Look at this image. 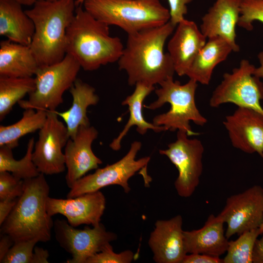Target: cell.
Wrapping results in <instances>:
<instances>
[{
    "label": "cell",
    "instance_id": "obj_9",
    "mask_svg": "<svg viewBox=\"0 0 263 263\" xmlns=\"http://www.w3.org/2000/svg\"><path fill=\"white\" fill-rule=\"evenodd\" d=\"M188 137L185 132L177 131L176 140L169 143L167 149L159 151L177 168L178 175L174 187L178 195L185 198L195 191L203 169V145L200 140Z\"/></svg>",
    "mask_w": 263,
    "mask_h": 263
},
{
    "label": "cell",
    "instance_id": "obj_38",
    "mask_svg": "<svg viewBox=\"0 0 263 263\" xmlns=\"http://www.w3.org/2000/svg\"><path fill=\"white\" fill-rule=\"evenodd\" d=\"M253 263H263V237L256 241L252 256Z\"/></svg>",
    "mask_w": 263,
    "mask_h": 263
},
{
    "label": "cell",
    "instance_id": "obj_36",
    "mask_svg": "<svg viewBox=\"0 0 263 263\" xmlns=\"http://www.w3.org/2000/svg\"><path fill=\"white\" fill-rule=\"evenodd\" d=\"M18 199L0 200V225L3 224L12 211Z\"/></svg>",
    "mask_w": 263,
    "mask_h": 263
},
{
    "label": "cell",
    "instance_id": "obj_33",
    "mask_svg": "<svg viewBox=\"0 0 263 263\" xmlns=\"http://www.w3.org/2000/svg\"><path fill=\"white\" fill-rule=\"evenodd\" d=\"M134 257L133 252L130 250L115 253L112 246L109 244L100 252L90 257L86 263H130Z\"/></svg>",
    "mask_w": 263,
    "mask_h": 263
},
{
    "label": "cell",
    "instance_id": "obj_27",
    "mask_svg": "<svg viewBox=\"0 0 263 263\" xmlns=\"http://www.w3.org/2000/svg\"><path fill=\"white\" fill-rule=\"evenodd\" d=\"M35 88L33 77H14L0 76V121L12 111L16 103Z\"/></svg>",
    "mask_w": 263,
    "mask_h": 263
},
{
    "label": "cell",
    "instance_id": "obj_26",
    "mask_svg": "<svg viewBox=\"0 0 263 263\" xmlns=\"http://www.w3.org/2000/svg\"><path fill=\"white\" fill-rule=\"evenodd\" d=\"M47 116V111L33 109H25L21 118L8 126H0V147L13 149L19 146L22 136L42 128Z\"/></svg>",
    "mask_w": 263,
    "mask_h": 263
},
{
    "label": "cell",
    "instance_id": "obj_42",
    "mask_svg": "<svg viewBox=\"0 0 263 263\" xmlns=\"http://www.w3.org/2000/svg\"><path fill=\"white\" fill-rule=\"evenodd\" d=\"M84 1V0H75V3L76 7L82 5Z\"/></svg>",
    "mask_w": 263,
    "mask_h": 263
},
{
    "label": "cell",
    "instance_id": "obj_41",
    "mask_svg": "<svg viewBox=\"0 0 263 263\" xmlns=\"http://www.w3.org/2000/svg\"><path fill=\"white\" fill-rule=\"evenodd\" d=\"M21 5L25 6H33L36 3L41 1H52L55 0H14Z\"/></svg>",
    "mask_w": 263,
    "mask_h": 263
},
{
    "label": "cell",
    "instance_id": "obj_12",
    "mask_svg": "<svg viewBox=\"0 0 263 263\" xmlns=\"http://www.w3.org/2000/svg\"><path fill=\"white\" fill-rule=\"evenodd\" d=\"M56 111H47L44 125L39 130L35 143L32 160L40 173L53 175L66 169L62 149L70 138L66 126L59 120Z\"/></svg>",
    "mask_w": 263,
    "mask_h": 263
},
{
    "label": "cell",
    "instance_id": "obj_35",
    "mask_svg": "<svg viewBox=\"0 0 263 263\" xmlns=\"http://www.w3.org/2000/svg\"><path fill=\"white\" fill-rule=\"evenodd\" d=\"M182 263H223V259L219 257L213 256L204 254H187Z\"/></svg>",
    "mask_w": 263,
    "mask_h": 263
},
{
    "label": "cell",
    "instance_id": "obj_2",
    "mask_svg": "<svg viewBox=\"0 0 263 263\" xmlns=\"http://www.w3.org/2000/svg\"><path fill=\"white\" fill-rule=\"evenodd\" d=\"M124 46L121 39L110 35L109 25L94 18L83 8L76 7L67 32V54L85 71L117 61Z\"/></svg>",
    "mask_w": 263,
    "mask_h": 263
},
{
    "label": "cell",
    "instance_id": "obj_18",
    "mask_svg": "<svg viewBox=\"0 0 263 263\" xmlns=\"http://www.w3.org/2000/svg\"><path fill=\"white\" fill-rule=\"evenodd\" d=\"M206 42L207 38L195 22L185 19L177 24L168 43V53L178 75H186Z\"/></svg>",
    "mask_w": 263,
    "mask_h": 263
},
{
    "label": "cell",
    "instance_id": "obj_4",
    "mask_svg": "<svg viewBox=\"0 0 263 263\" xmlns=\"http://www.w3.org/2000/svg\"><path fill=\"white\" fill-rule=\"evenodd\" d=\"M44 174L25 179L22 195L0 225L1 233L15 242L32 239L47 242L51 239L54 223L46 209L50 192Z\"/></svg>",
    "mask_w": 263,
    "mask_h": 263
},
{
    "label": "cell",
    "instance_id": "obj_11",
    "mask_svg": "<svg viewBox=\"0 0 263 263\" xmlns=\"http://www.w3.org/2000/svg\"><path fill=\"white\" fill-rule=\"evenodd\" d=\"M54 228L60 246L72 256L67 263H86L90 257L117 239L116 234L107 231L101 223L92 228L85 226L79 229L65 220L56 219Z\"/></svg>",
    "mask_w": 263,
    "mask_h": 263
},
{
    "label": "cell",
    "instance_id": "obj_32",
    "mask_svg": "<svg viewBox=\"0 0 263 263\" xmlns=\"http://www.w3.org/2000/svg\"><path fill=\"white\" fill-rule=\"evenodd\" d=\"M24 189V180L8 171L0 172V200L19 197Z\"/></svg>",
    "mask_w": 263,
    "mask_h": 263
},
{
    "label": "cell",
    "instance_id": "obj_14",
    "mask_svg": "<svg viewBox=\"0 0 263 263\" xmlns=\"http://www.w3.org/2000/svg\"><path fill=\"white\" fill-rule=\"evenodd\" d=\"M233 147L263 158V114L252 109L238 107L223 121Z\"/></svg>",
    "mask_w": 263,
    "mask_h": 263
},
{
    "label": "cell",
    "instance_id": "obj_7",
    "mask_svg": "<svg viewBox=\"0 0 263 263\" xmlns=\"http://www.w3.org/2000/svg\"><path fill=\"white\" fill-rule=\"evenodd\" d=\"M80 68L79 63L68 54L57 63L39 66L34 75V90L27 99L20 100L18 104L24 109L56 111L63 103V94L73 85Z\"/></svg>",
    "mask_w": 263,
    "mask_h": 263
},
{
    "label": "cell",
    "instance_id": "obj_25",
    "mask_svg": "<svg viewBox=\"0 0 263 263\" xmlns=\"http://www.w3.org/2000/svg\"><path fill=\"white\" fill-rule=\"evenodd\" d=\"M135 86L132 94L128 96L122 102V105L129 106L130 117L123 130L110 144V147L115 151L120 149L122 140L133 126L137 127V132L141 135L145 134L150 129L157 132L165 131L163 126H156L147 122L143 114L144 100L154 90V87L140 83L136 84Z\"/></svg>",
    "mask_w": 263,
    "mask_h": 263
},
{
    "label": "cell",
    "instance_id": "obj_13",
    "mask_svg": "<svg viewBox=\"0 0 263 263\" xmlns=\"http://www.w3.org/2000/svg\"><path fill=\"white\" fill-rule=\"evenodd\" d=\"M227 224V239L234 235L259 228L263 221V188L254 185L227 198L223 209L217 216Z\"/></svg>",
    "mask_w": 263,
    "mask_h": 263
},
{
    "label": "cell",
    "instance_id": "obj_31",
    "mask_svg": "<svg viewBox=\"0 0 263 263\" xmlns=\"http://www.w3.org/2000/svg\"><path fill=\"white\" fill-rule=\"evenodd\" d=\"M37 239L15 242L0 263H32Z\"/></svg>",
    "mask_w": 263,
    "mask_h": 263
},
{
    "label": "cell",
    "instance_id": "obj_10",
    "mask_svg": "<svg viewBox=\"0 0 263 263\" xmlns=\"http://www.w3.org/2000/svg\"><path fill=\"white\" fill-rule=\"evenodd\" d=\"M141 146L140 142L134 141L131 144L128 153L120 160L104 168L97 169L93 173L79 179L70 188L67 198H74L96 191L113 185L121 186L125 193H129L131 190L129 180L139 170L146 169L150 159L149 156L136 159Z\"/></svg>",
    "mask_w": 263,
    "mask_h": 263
},
{
    "label": "cell",
    "instance_id": "obj_43",
    "mask_svg": "<svg viewBox=\"0 0 263 263\" xmlns=\"http://www.w3.org/2000/svg\"><path fill=\"white\" fill-rule=\"evenodd\" d=\"M259 229L260 235L263 234V221L262 222V225L260 226Z\"/></svg>",
    "mask_w": 263,
    "mask_h": 263
},
{
    "label": "cell",
    "instance_id": "obj_39",
    "mask_svg": "<svg viewBox=\"0 0 263 263\" xmlns=\"http://www.w3.org/2000/svg\"><path fill=\"white\" fill-rule=\"evenodd\" d=\"M49 256V254L47 250L36 246L34 249L32 263H48Z\"/></svg>",
    "mask_w": 263,
    "mask_h": 263
},
{
    "label": "cell",
    "instance_id": "obj_1",
    "mask_svg": "<svg viewBox=\"0 0 263 263\" xmlns=\"http://www.w3.org/2000/svg\"><path fill=\"white\" fill-rule=\"evenodd\" d=\"M175 27L169 21L160 26L128 35L117 62L119 70L127 73L129 85L140 83L154 86L173 76L174 65L169 53H165L164 46Z\"/></svg>",
    "mask_w": 263,
    "mask_h": 263
},
{
    "label": "cell",
    "instance_id": "obj_28",
    "mask_svg": "<svg viewBox=\"0 0 263 263\" xmlns=\"http://www.w3.org/2000/svg\"><path fill=\"white\" fill-rule=\"evenodd\" d=\"M35 143L34 137L29 139L25 155L19 160L14 158L12 149L6 146L0 147V172H11L14 176L22 180L38 176L40 173L32 160Z\"/></svg>",
    "mask_w": 263,
    "mask_h": 263
},
{
    "label": "cell",
    "instance_id": "obj_15",
    "mask_svg": "<svg viewBox=\"0 0 263 263\" xmlns=\"http://www.w3.org/2000/svg\"><path fill=\"white\" fill-rule=\"evenodd\" d=\"M105 207V196L99 190L66 199L49 196L46 201V209L50 216L62 215L75 227L82 224L98 225Z\"/></svg>",
    "mask_w": 263,
    "mask_h": 263
},
{
    "label": "cell",
    "instance_id": "obj_37",
    "mask_svg": "<svg viewBox=\"0 0 263 263\" xmlns=\"http://www.w3.org/2000/svg\"><path fill=\"white\" fill-rule=\"evenodd\" d=\"M14 244V241L8 235L1 233L0 240V262L4 258Z\"/></svg>",
    "mask_w": 263,
    "mask_h": 263
},
{
    "label": "cell",
    "instance_id": "obj_8",
    "mask_svg": "<svg viewBox=\"0 0 263 263\" xmlns=\"http://www.w3.org/2000/svg\"><path fill=\"white\" fill-rule=\"evenodd\" d=\"M255 66L242 59L239 66L223 75V80L213 91L209 99L211 107L227 103L238 107L253 109L263 114L260 101L263 99V83L253 75Z\"/></svg>",
    "mask_w": 263,
    "mask_h": 263
},
{
    "label": "cell",
    "instance_id": "obj_22",
    "mask_svg": "<svg viewBox=\"0 0 263 263\" xmlns=\"http://www.w3.org/2000/svg\"><path fill=\"white\" fill-rule=\"evenodd\" d=\"M39 64L29 46L8 39L0 42V76L33 77Z\"/></svg>",
    "mask_w": 263,
    "mask_h": 263
},
{
    "label": "cell",
    "instance_id": "obj_3",
    "mask_svg": "<svg viewBox=\"0 0 263 263\" xmlns=\"http://www.w3.org/2000/svg\"><path fill=\"white\" fill-rule=\"evenodd\" d=\"M75 0L41 1L25 10L34 24L29 46L39 66L57 63L67 54V32L75 14Z\"/></svg>",
    "mask_w": 263,
    "mask_h": 263
},
{
    "label": "cell",
    "instance_id": "obj_24",
    "mask_svg": "<svg viewBox=\"0 0 263 263\" xmlns=\"http://www.w3.org/2000/svg\"><path fill=\"white\" fill-rule=\"evenodd\" d=\"M69 91L73 99L71 107L66 111L56 112L64 120L70 138L73 139L80 126L90 125L87 109L96 105L99 99L95 89L79 78H76Z\"/></svg>",
    "mask_w": 263,
    "mask_h": 263
},
{
    "label": "cell",
    "instance_id": "obj_16",
    "mask_svg": "<svg viewBox=\"0 0 263 263\" xmlns=\"http://www.w3.org/2000/svg\"><path fill=\"white\" fill-rule=\"evenodd\" d=\"M98 134L93 126H81L75 137L67 141L64 153L67 169L65 179L69 188L88 171L97 169L102 163L92 149V143Z\"/></svg>",
    "mask_w": 263,
    "mask_h": 263
},
{
    "label": "cell",
    "instance_id": "obj_17",
    "mask_svg": "<svg viewBox=\"0 0 263 263\" xmlns=\"http://www.w3.org/2000/svg\"><path fill=\"white\" fill-rule=\"evenodd\" d=\"M183 218L177 215L167 220H158L148 241L157 263H182L187 254L182 229Z\"/></svg>",
    "mask_w": 263,
    "mask_h": 263
},
{
    "label": "cell",
    "instance_id": "obj_21",
    "mask_svg": "<svg viewBox=\"0 0 263 263\" xmlns=\"http://www.w3.org/2000/svg\"><path fill=\"white\" fill-rule=\"evenodd\" d=\"M35 32L33 21L14 0H0V35L17 43L29 46Z\"/></svg>",
    "mask_w": 263,
    "mask_h": 263
},
{
    "label": "cell",
    "instance_id": "obj_30",
    "mask_svg": "<svg viewBox=\"0 0 263 263\" xmlns=\"http://www.w3.org/2000/svg\"><path fill=\"white\" fill-rule=\"evenodd\" d=\"M255 21L263 24V0H241L237 25L251 31L253 29V23Z\"/></svg>",
    "mask_w": 263,
    "mask_h": 263
},
{
    "label": "cell",
    "instance_id": "obj_19",
    "mask_svg": "<svg viewBox=\"0 0 263 263\" xmlns=\"http://www.w3.org/2000/svg\"><path fill=\"white\" fill-rule=\"evenodd\" d=\"M241 0H216L202 18L200 29L207 38L220 37L232 46L233 52L240 47L236 42V26L241 13Z\"/></svg>",
    "mask_w": 263,
    "mask_h": 263
},
{
    "label": "cell",
    "instance_id": "obj_29",
    "mask_svg": "<svg viewBox=\"0 0 263 263\" xmlns=\"http://www.w3.org/2000/svg\"><path fill=\"white\" fill-rule=\"evenodd\" d=\"M259 235V229L256 228L244 232L235 241H229L223 263H252L253 250Z\"/></svg>",
    "mask_w": 263,
    "mask_h": 263
},
{
    "label": "cell",
    "instance_id": "obj_23",
    "mask_svg": "<svg viewBox=\"0 0 263 263\" xmlns=\"http://www.w3.org/2000/svg\"><path fill=\"white\" fill-rule=\"evenodd\" d=\"M233 52L229 43L223 38H208L189 68L186 75L203 85L209 84L215 68Z\"/></svg>",
    "mask_w": 263,
    "mask_h": 263
},
{
    "label": "cell",
    "instance_id": "obj_6",
    "mask_svg": "<svg viewBox=\"0 0 263 263\" xmlns=\"http://www.w3.org/2000/svg\"><path fill=\"white\" fill-rule=\"evenodd\" d=\"M159 85L160 87L155 91L157 99L144 107L156 110L168 103L170 108L167 112L155 116L152 123L163 126L165 131H182L188 136L199 135V133L192 130L189 124L190 121H192L197 125L203 126L207 121L196 105L195 96L198 82L189 79L182 85L178 81H174L173 76H170Z\"/></svg>",
    "mask_w": 263,
    "mask_h": 263
},
{
    "label": "cell",
    "instance_id": "obj_40",
    "mask_svg": "<svg viewBox=\"0 0 263 263\" xmlns=\"http://www.w3.org/2000/svg\"><path fill=\"white\" fill-rule=\"evenodd\" d=\"M257 57L260 66L258 67H255L253 75L260 78H263V51L258 54Z\"/></svg>",
    "mask_w": 263,
    "mask_h": 263
},
{
    "label": "cell",
    "instance_id": "obj_20",
    "mask_svg": "<svg viewBox=\"0 0 263 263\" xmlns=\"http://www.w3.org/2000/svg\"><path fill=\"white\" fill-rule=\"evenodd\" d=\"M224 224L217 216L212 214L201 228L184 231L187 253H200L216 257L225 253L229 241L225 235Z\"/></svg>",
    "mask_w": 263,
    "mask_h": 263
},
{
    "label": "cell",
    "instance_id": "obj_34",
    "mask_svg": "<svg viewBox=\"0 0 263 263\" xmlns=\"http://www.w3.org/2000/svg\"><path fill=\"white\" fill-rule=\"evenodd\" d=\"M169 4V21L175 26L185 19L188 13L187 5L192 0H168Z\"/></svg>",
    "mask_w": 263,
    "mask_h": 263
},
{
    "label": "cell",
    "instance_id": "obj_5",
    "mask_svg": "<svg viewBox=\"0 0 263 263\" xmlns=\"http://www.w3.org/2000/svg\"><path fill=\"white\" fill-rule=\"evenodd\" d=\"M82 6L95 19L128 35L163 25L170 19L169 10L160 0H84Z\"/></svg>",
    "mask_w": 263,
    "mask_h": 263
}]
</instances>
